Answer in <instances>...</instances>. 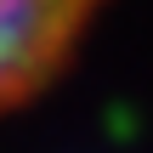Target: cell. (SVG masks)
<instances>
[{"mask_svg": "<svg viewBox=\"0 0 153 153\" xmlns=\"http://www.w3.org/2000/svg\"><path fill=\"white\" fill-rule=\"evenodd\" d=\"M102 0H0V114L28 102L79 45Z\"/></svg>", "mask_w": 153, "mask_h": 153, "instance_id": "6da1fadb", "label": "cell"}]
</instances>
